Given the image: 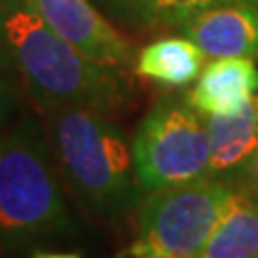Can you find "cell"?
<instances>
[{"label":"cell","instance_id":"cell-10","mask_svg":"<svg viewBox=\"0 0 258 258\" xmlns=\"http://www.w3.org/2000/svg\"><path fill=\"white\" fill-rule=\"evenodd\" d=\"M198 258H258V194L237 183Z\"/></svg>","mask_w":258,"mask_h":258},{"label":"cell","instance_id":"cell-9","mask_svg":"<svg viewBox=\"0 0 258 258\" xmlns=\"http://www.w3.org/2000/svg\"><path fill=\"white\" fill-rule=\"evenodd\" d=\"M211 166L209 176L237 181L239 172L258 151V101L252 99L237 114L207 116Z\"/></svg>","mask_w":258,"mask_h":258},{"label":"cell","instance_id":"cell-5","mask_svg":"<svg viewBox=\"0 0 258 258\" xmlns=\"http://www.w3.org/2000/svg\"><path fill=\"white\" fill-rule=\"evenodd\" d=\"M132 151L144 191L207 179L211 166L207 116L189 101L164 97L142 118Z\"/></svg>","mask_w":258,"mask_h":258},{"label":"cell","instance_id":"cell-20","mask_svg":"<svg viewBox=\"0 0 258 258\" xmlns=\"http://www.w3.org/2000/svg\"><path fill=\"white\" fill-rule=\"evenodd\" d=\"M0 47H3V45H0Z\"/></svg>","mask_w":258,"mask_h":258},{"label":"cell","instance_id":"cell-4","mask_svg":"<svg viewBox=\"0 0 258 258\" xmlns=\"http://www.w3.org/2000/svg\"><path fill=\"white\" fill-rule=\"evenodd\" d=\"M235 187L232 181L207 176L149 191L140 205L138 235L129 249L132 258H196L224 215Z\"/></svg>","mask_w":258,"mask_h":258},{"label":"cell","instance_id":"cell-18","mask_svg":"<svg viewBox=\"0 0 258 258\" xmlns=\"http://www.w3.org/2000/svg\"><path fill=\"white\" fill-rule=\"evenodd\" d=\"M161 258H181V256H161ZM198 258V256H196Z\"/></svg>","mask_w":258,"mask_h":258},{"label":"cell","instance_id":"cell-6","mask_svg":"<svg viewBox=\"0 0 258 258\" xmlns=\"http://www.w3.org/2000/svg\"><path fill=\"white\" fill-rule=\"evenodd\" d=\"M54 32L106 67L125 71L134 62L127 39L88 0H28Z\"/></svg>","mask_w":258,"mask_h":258},{"label":"cell","instance_id":"cell-16","mask_svg":"<svg viewBox=\"0 0 258 258\" xmlns=\"http://www.w3.org/2000/svg\"><path fill=\"white\" fill-rule=\"evenodd\" d=\"M35 258H80L76 254H37Z\"/></svg>","mask_w":258,"mask_h":258},{"label":"cell","instance_id":"cell-2","mask_svg":"<svg viewBox=\"0 0 258 258\" xmlns=\"http://www.w3.org/2000/svg\"><path fill=\"white\" fill-rule=\"evenodd\" d=\"M52 132L62 172L88 207L116 217L138 203L134 151L101 112L64 106L54 114Z\"/></svg>","mask_w":258,"mask_h":258},{"label":"cell","instance_id":"cell-13","mask_svg":"<svg viewBox=\"0 0 258 258\" xmlns=\"http://www.w3.org/2000/svg\"><path fill=\"white\" fill-rule=\"evenodd\" d=\"M235 183L243 185V187H247V189H252L254 194H258V151L254 153L252 157H249V161L243 166V170L239 172Z\"/></svg>","mask_w":258,"mask_h":258},{"label":"cell","instance_id":"cell-12","mask_svg":"<svg viewBox=\"0 0 258 258\" xmlns=\"http://www.w3.org/2000/svg\"><path fill=\"white\" fill-rule=\"evenodd\" d=\"M258 5V0H136L127 20L142 28H183L191 18L213 7L224 5Z\"/></svg>","mask_w":258,"mask_h":258},{"label":"cell","instance_id":"cell-7","mask_svg":"<svg viewBox=\"0 0 258 258\" xmlns=\"http://www.w3.org/2000/svg\"><path fill=\"white\" fill-rule=\"evenodd\" d=\"M181 32L211 58L258 60V5L213 7L191 18Z\"/></svg>","mask_w":258,"mask_h":258},{"label":"cell","instance_id":"cell-17","mask_svg":"<svg viewBox=\"0 0 258 258\" xmlns=\"http://www.w3.org/2000/svg\"><path fill=\"white\" fill-rule=\"evenodd\" d=\"M0 5H7V7H11V5H28V0H0Z\"/></svg>","mask_w":258,"mask_h":258},{"label":"cell","instance_id":"cell-8","mask_svg":"<svg viewBox=\"0 0 258 258\" xmlns=\"http://www.w3.org/2000/svg\"><path fill=\"white\" fill-rule=\"evenodd\" d=\"M258 69L252 58H213L189 91L187 101L200 114H237L256 99Z\"/></svg>","mask_w":258,"mask_h":258},{"label":"cell","instance_id":"cell-3","mask_svg":"<svg viewBox=\"0 0 258 258\" xmlns=\"http://www.w3.org/2000/svg\"><path fill=\"white\" fill-rule=\"evenodd\" d=\"M67 224L69 211L45 142L32 123H20L0 144V239L28 243Z\"/></svg>","mask_w":258,"mask_h":258},{"label":"cell","instance_id":"cell-15","mask_svg":"<svg viewBox=\"0 0 258 258\" xmlns=\"http://www.w3.org/2000/svg\"><path fill=\"white\" fill-rule=\"evenodd\" d=\"M103 3L110 5L114 11H118L120 15H125V18H127V13H129V9L134 7L136 0H103Z\"/></svg>","mask_w":258,"mask_h":258},{"label":"cell","instance_id":"cell-14","mask_svg":"<svg viewBox=\"0 0 258 258\" xmlns=\"http://www.w3.org/2000/svg\"><path fill=\"white\" fill-rule=\"evenodd\" d=\"M11 108H13V95L9 91V86L0 80V120L9 114Z\"/></svg>","mask_w":258,"mask_h":258},{"label":"cell","instance_id":"cell-19","mask_svg":"<svg viewBox=\"0 0 258 258\" xmlns=\"http://www.w3.org/2000/svg\"><path fill=\"white\" fill-rule=\"evenodd\" d=\"M256 101H258V97H256Z\"/></svg>","mask_w":258,"mask_h":258},{"label":"cell","instance_id":"cell-1","mask_svg":"<svg viewBox=\"0 0 258 258\" xmlns=\"http://www.w3.org/2000/svg\"><path fill=\"white\" fill-rule=\"evenodd\" d=\"M0 45L47 106L112 112L127 99L123 71L93 60L54 32L30 5H0Z\"/></svg>","mask_w":258,"mask_h":258},{"label":"cell","instance_id":"cell-11","mask_svg":"<svg viewBox=\"0 0 258 258\" xmlns=\"http://www.w3.org/2000/svg\"><path fill=\"white\" fill-rule=\"evenodd\" d=\"M205 69V52L187 37H161L142 47L136 71L164 86H185Z\"/></svg>","mask_w":258,"mask_h":258}]
</instances>
